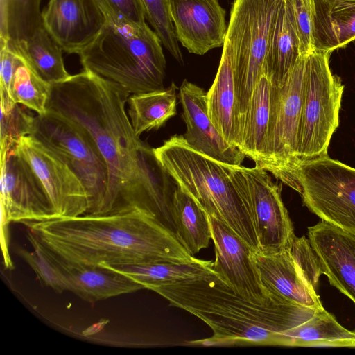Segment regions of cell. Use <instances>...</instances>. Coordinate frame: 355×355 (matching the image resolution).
Masks as SVG:
<instances>
[{
    "label": "cell",
    "instance_id": "cell-10",
    "mask_svg": "<svg viewBox=\"0 0 355 355\" xmlns=\"http://www.w3.org/2000/svg\"><path fill=\"white\" fill-rule=\"evenodd\" d=\"M303 204L322 221L355 235V168L329 156L301 165Z\"/></svg>",
    "mask_w": 355,
    "mask_h": 355
},
{
    "label": "cell",
    "instance_id": "cell-21",
    "mask_svg": "<svg viewBox=\"0 0 355 355\" xmlns=\"http://www.w3.org/2000/svg\"><path fill=\"white\" fill-rule=\"evenodd\" d=\"M218 69L207 92L209 116L217 130L230 144L237 147L239 124L234 64L231 48L223 44Z\"/></svg>",
    "mask_w": 355,
    "mask_h": 355
},
{
    "label": "cell",
    "instance_id": "cell-7",
    "mask_svg": "<svg viewBox=\"0 0 355 355\" xmlns=\"http://www.w3.org/2000/svg\"><path fill=\"white\" fill-rule=\"evenodd\" d=\"M329 54L316 49L305 54L296 154L298 168L307 162L328 157L331 138L339 125L344 85L330 70Z\"/></svg>",
    "mask_w": 355,
    "mask_h": 355
},
{
    "label": "cell",
    "instance_id": "cell-8",
    "mask_svg": "<svg viewBox=\"0 0 355 355\" xmlns=\"http://www.w3.org/2000/svg\"><path fill=\"white\" fill-rule=\"evenodd\" d=\"M65 162L89 196L87 214H103L107 189L106 164L93 139L79 125L56 113L35 115L30 135Z\"/></svg>",
    "mask_w": 355,
    "mask_h": 355
},
{
    "label": "cell",
    "instance_id": "cell-11",
    "mask_svg": "<svg viewBox=\"0 0 355 355\" xmlns=\"http://www.w3.org/2000/svg\"><path fill=\"white\" fill-rule=\"evenodd\" d=\"M239 168L257 239V253L272 255L290 250L295 235L280 187L263 168Z\"/></svg>",
    "mask_w": 355,
    "mask_h": 355
},
{
    "label": "cell",
    "instance_id": "cell-18",
    "mask_svg": "<svg viewBox=\"0 0 355 355\" xmlns=\"http://www.w3.org/2000/svg\"><path fill=\"white\" fill-rule=\"evenodd\" d=\"M308 234L323 274L355 304V235L324 221L309 227Z\"/></svg>",
    "mask_w": 355,
    "mask_h": 355
},
{
    "label": "cell",
    "instance_id": "cell-24",
    "mask_svg": "<svg viewBox=\"0 0 355 355\" xmlns=\"http://www.w3.org/2000/svg\"><path fill=\"white\" fill-rule=\"evenodd\" d=\"M99 266L121 273L145 289L194 278L211 272L213 261L198 259L189 262H152L138 264Z\"/></svg>",
    "mask_w": 355,
    "mask_h": 355
},
{
    "label": "cell",
    "instance_id": "cell-15",
    "mask_svg": "<svg viewBox=\"0 0 355 355\" xmlns=\"http://www.w3.org/2000/svg\"><path fill=\"white\" fill-rule=\"evenodd\" d=\"M105 19L98 0H49L42 12L43 26L69 54H79L87 46Z\"/></svg>",
    "mask_w": 355,
    "mask_h": 355
},
{
    "label": "cell",
    "instance_id": "cell-14",
    "mask_svg": "<svg viewBox=\"0 0 355 355\" xmlns=\"http://www.w3.org/2000/svg\"><path fill=\"white\" fill-rule=\"evenodd\" d=\"M209 219L215 247L214 270L236 293L252 302L268 304L283 299L270 296L264 289L246 243L218 219Z\"/></svg>",
    "mask_w": 355,
    "mask_h": 355
},
{
    "label": "cell",
    "instance_id": "cell-39",
    "mask_svg": "<svg viewBox=\"0 0 355 355\" xmlns=\"http://www.w3.org/2000/svg\"><path fill=\"white\" fill-rule=\"evenodd\" d=\"M300 347H355V339L354 340H309L299 344Z\"/></svg>",
    "mask_w": 355,
    "mask_h": 355
},
{
    "label": "cell",
    "instance_id": "cell-36",
    "mask_svg": "<svg viewBox=\"0 0 355 355\" xmlns=\"http://www.w3.org/2000/svg\"><path fill=\"white\" fill-rule=\"evenodd\" d=\"M301 55L314 50L313 39V0H289Z\"/></svg>",
    "mask_w": 355,
    "mask_h": 355
},
{
    "label": "cell",
    "instance_id": "cell-23",
    "mask_svg": "<svg viewBox=\"0 0 355 355\" xmlns=\"http://www.w3.org/2000/svg\"><path fill=\"white\" fill-rule=\"evenodd\" d=\"M313 1L314 49L331 53L355 40V3Z\"/></svg>",
    "mask_w": 355,
    "mask_h": 355
},
{
    "label": "cell",
    "instance_id": "cell-19",
    "mask_svg": "<svg viewBox=\"0 0 355 355\" xmlns=\"http://www.w3.org/2000/svg\"><path fill=\"white\" fill-rule=\"evenodd\" d=\"M35 238L44 254L58 270L67 291L73 292L83 300L94 303L145 289L142 285L127 276L101 266L67 261L47 248L36 236Z\"/></svg>",
    "mask_w": 355,
    "mask_h": 355
},
{
    "label": "cell",
    "instance_id": "cell-1",
    "mask_svg": "<svg viewBox=\"0 0 355 355\" xmlns=\"http://www.w3.org/2000/svg\"><path fill=\"white\" fill-rule=\"evenodd\" d=\"M130 95L83 69L51 85L47 112L79 125L96 144L108 173L104 214L141 209L178 239L172 206L177 184L158 163L153 148L135 134L125 109Z\"/></svg>",
    "mask_w": 355,
    "mask_h": 355
},
{
    "label": "cell",
    "instance_id": "cell-32",
    "mask_svg": "<svg viewBox=\"0 0 355 355\" xmlns=\"http://www.w3.org/2000/svg\"><path fill=\"white\" fill-rule=\"evenodd\" d=\"M283 334L291 339V346H298L300 343L309 340L355 339V332L341 326L323 307L317 309L309 320Z\"/></svg>",
    "mask_w": 355,
    "mask_h": 355
},
{
    "label": "cell",
    "instance_id": "cell-37",
    "mask_svg": "<svg viewBox=\"0 0 355 355\" xmlns=\"http://www.w3.org/2000/svg\"><path fill=\"white\" fill-rule=\"evenodd\" d=\"M25 62L24 58L8 40L0 39V87L8 94L17 69Z\"/></svg>",
    "mask_w": 355,
    "mask_h": 355
},
{
    "label": "cell",
    "instance_id": "cell-25",
    "mask_svg": "<svg viewBox=\"0 0 355 355\" xmlns=\"http://www.w3.org/2000/svg\"><path fill=\"white\" fill-rule=\"evenodd\" d=\"M178 89L173 82L166 89L130 95L127 112L137 136L158 130L176 115Z\"/></svg>",
    "mask_w": 355,
    "mask_h": 355
},
{
    "label": "cell",
    "instance_id": "cell-31",
    "mask_svg": "<svg viewBox=\"0 0 355 355\" xmlns=\"http://www.w3.org/2000/svg\"><path fill=\"white\" fill-rule=\"evenodd\" d=\"M51 93V84L40 78L25 62L15 74L9 95L15 103L43 115L47 112Z\"/></svg>",
    "mask_w": 355,
    "mask_h": 355
},
{
    "label": "cell",
    "instance_id": "cell-34",
    "mask_svg": "<svg viewBox=\"0 0 355 355\" xmlns=\"http://www.w3.org/2000/svg\"><path fill=\"white\" fill-rule=\"evenodd\" d=\"M26 237L34 249L33 252L17 248L16 253L34 270L42 284L57 293L67 291V287L56 268L41 250L35 235L28 230Z\"/></svg>",
    "mask_w": 355,
    "mask_h": 355
},
{
    "label": "cell",
    "instance_id": "cell-5",
    "mask_svg": "<svg viewBox=\"0 0 355 355\" xmlns=\"http://www.w3.org/2000/svg\"><path fill=\"white\" fill-rule=\"evenodd\" d=\"M105 23L78 54L84 69L131 94L165 89L166 60L162 42L146 23L132 21L98 0Z\"/></svg>",
    "mask_w": 355,
    "mask_h": 355
},
{
    "label": "cell",
    "instance_id": "cell-20",
    "mask_svg": "<svg viewBox=\"0 0 355 355\" xmlns=\"http://www.w3.org/2000/svg\"><path fill=\"white\" fill-rule=\"evenodd\" d=\"M251 258L262 286L270 296L315 310L323 307L315 290L297 266L290 250L272 255L252 252Z\"/></svg>",
    "mask_w": 355,
    "mask_h": 355
},
{
    "label": "cell",
    "instance_id": "cell-33",
    "mask_svg": "<svg viewBox=\"0 0 355 355\" xmlns=\"http://www.w3.org/2000/svg\"><path fill=\"white\" fill-rule=\"evenodd\" d=\"M150 22L162 44L180 62L182 55L178 45L169 9V0H141Z\"/></svg>",
    "mask_w": 355,
    "mask_h": 355
},
{
    "label": "cell",
    "instance_id": "cell-16",
    "mask_svg": "<svg viewBox=\"0 0 355 355\" xmlns=\"http://www.w3.org/2000/svg\"><path fill=\"white\" fill-rule=\"evenodd\" d=\"M176 37L191 53L204 55L223 46L227 26L218 0H169Z\"/></svg>",
    "mask_w": 355,
    "mask_h": 355
},
{
    "label": "cell",
    "instance_id": "cell-9",
    "mask_svg": "<svg viewBox=\"0 0 355 355\" xmlns=\"http://www.w3.org/2000/svg\"><path fill=\"white\" fill-rule=\"evenodd\" d=\"M305 55H301L286 84L272 87L271 114L261 158L255 166L271 173L299 193L296 154L302 105Z\"/></svg>",
    "mask_w": 355,
    "mask_h": 355
},
{
    "label": "cell",
    "instance_id": "cell-29",
    "mask_svg": "<svg viewBox=\"0 0 355 355\" xmlns=\"http://www.w3.org/2000/svg\"><path fill=\"white\" fill-rule=\"evenodd\" d=\"M41 0H0V39L17 45L42 25Z\"/></svg>",
    "mask_w": 355,
    "mask_h": 355
},
{
    "label": "cell",
    "instance_id": "cell-6",
    "mask_svg": "<svg viewBox=\"0 0 355 355\" xmlns=\"http://www.w3.org/2000/svg\"><path fill=\"white\" fill-rule=\"evenodd\" d=\"M285 0H234L225 38L234 64L239 144L257 84L263 76L269 39Z\"/></svg>",
    "mask_w": 355,
    "mask_h": 355
},
{
    "label": "cell",
    "instance_id": "cell-27",
    "mask_svg": "<svg viewBox=\"0 0 355 355\" xmlns=\"http://www.w3.org/2000/svg\"><path fill=\"white\" fill-rule=\"evenodd\" d=\"M272 84L262 76L254 90L238 148L257 164L268 135L271 114Z\"/></svg>",
    "mask_w": 355,
    "mask_h": 355
},
{
    "label": "cell",
    "instance_id": "cell-26",
    "mask_svg": "<svg viewBox=\"0 0 355 355\" xmlns=\"http://www.w3.org/2000/svg\"><path fill=\"white\" fill-rule=\"evenodd\" d=\"M172 206L178 236L187 250L193 256L207 248L212 234L206 211L178 185L173 193Z\"/></svg>",
    "mask_w": 355,
    "mask_h": 355
},
{
    "label": "cell",
    "instance_id": "cell-40",
    "mask_svg": "<svg viewBox=\"0 0 355 355\" xmlns=\"http://www.w3.org/2000/svg\"><path fill=\"white\" fill-rule=\"evenodd\" d=\"M331 2H335V3H355V0H327Z\"/></svg>",
    "mask_w": 355,
    "mask_h": 355
},
{
    "label": "cell",
    "instance_id": "cell-30",
    "mask_svg": "<svg viewBox=\"0 0 355 355\" xmlns=\"http://www.w3.org/2000/svg\"><path fill=\"white\" fill-rule=\"evenodd\" d=\"M0 158L15 149L20 139L31 134L35 115L26 107L15 103L0 87Z\"/></svg>",
    "mask_w": 355,
    "mask_h": 355
},
{
    "label": "cell",
    "instance_id": "cell-17",
    "mask_svg": "<svg viewBox=\"0 0 355 355\" xmlns=\"http://www.w3.org/2000/svg\"><path fill=\"white\" fill-rule=\"evenodd\" d=\"M186 141L204 155L223 164L240 166L245 155L228 144L212 123L207 110V92L184 79L179 89Z\"/></svg>",
    "mask_w": 355,
    "mask_h": 355
},
{
    "label": "cell",
    "instance_id": "cell-38",
    "mask_svg": "<svg viewBox=\"0 0 355 355\" xmlns=\"http://www.w3.org/2000/svg\"><path fill=\"white\" fill-rule=\"evenodd\" d=\"M103 1L124 17L137 23H146V13L141 0Z\"/></svg>",
    "mask_w": 355,
    "mask_h": 355
},
{
    "label": "cell",
    "instance_id": "cell-12",
    "mask_svg": "<svg viewBox=\"0 0 355 355\" xmlns=\"http://www.w3.org/2000/svg\"><path fill=\"white\" fill-rule=\"evenodd\" d=\"M17 150L42 184L56 218H72L87 213V191L80 178L65 162L31 135L20 139Z\"/></svg>",
    "mask_w": 355,
    "mask_h": 355
},
{
    "label": "cell",
    "instance_id": "cell-28",
    "mask_svg": "<svg viewBox=\"0 0 355 355\" xmlns=\"http://www.w3.org/2000/svg\"><path fill=\"white\" fill-rule=\"evenodd\" d=\"M12 45L28 65L50 84L62 83L71 76L64 67L63 51L43 25L28 40Z\"/></svg>",
    "mask_w": 355,
    "mask_h": 355
},
{
    "label": "cell",
    "instance_id": "cell-3",
    "mask_svg": "<svg viewBox=\"0 0 355 355\" xmlns=\"http://www.w3.org/2000/svg\"><path fill=\"white\" fill-rule=\"evenodd\" d=\"M151 291L207 324L212 336L192 341L207 345L245 343L291 346L283 332L305 322L316 311L284 299L268 304L252 302L236 293L214 270Z\"/></svg>",
    "mask_w": 355,
    "mask_h": 355
},
{
    "label": "cell",
    "instance_id": "cell-13",
    "mask_svg": "<svg viewBox=\"0 0 355 355\" xmlns=\"http://www.w3.org/2000/svg\"><path fill=\"white\" fill-rule=\"evenodd\" d=\"M1 221L21 223L56 218L46 192L17 148L0 158Z\"/></svg>",
    "mask_w": 355,
    "mask_h": 355
},
{
    "label": "cell",
    "instance_id": "cell-35",
    "mask_svg": "<svg viewBox=\"0 0 355 355\" xmlns=\"http://www.w3.org/2000/svg\"><path fill=\"white\" fill-rule=\"evenodd\" d=\"M291 254L306 281L315 290L319 277L323 274L318 256L309 239L295 236L290 248Z\"/></svg>",
    "mask_w": 355,
    "mask_h": 355
},
{
    "label": "cell",
    "instance_id": "cell-22",
    "mask_svg": "<svg viewBox=\"0 0 355 355\" xmlns=\"http://www.w3.org/2000/svg\"><path fill=\"white\" fill-rule=\"evenodd\" d=\"M301 55L289 0H285L272 28L263 63L265 76L282 88Z\"/></svg>",
    "mask_w": 355,
    "mask_h": 355
},
{
    "label": "cell",
    "instance_id": "cell-4",
    "mask_svg": "<svg viewBox=\"0 0 355 355\" xmlns=\"http://www.w3.org/2000/svg\"><path fill=\"white\" fill-rule=\"evenodd\" d=\"M162 168L206 211L227 225L253 252L257 239L241 173L199 152L175 135L153 148Z\"/></svg>",
    "mask_w": 355,
    "mask_h": 355
},
{
    "label": "cell",
    "instance_id": "cell-2",
    "mask_svg": "<svg viewBox=\"0 0 355 355\" xmlns=\"http://www.w3.org/2000/svg\"><path fill=\"white\" fill-rule=\"evenodd\" d=\"M23 224L47 248L71 263L116 266L196 259L155 216L137 207Z\"/></svg>",
    "mask_w": 355,
    "mask_h": 355
}]
</instances>
